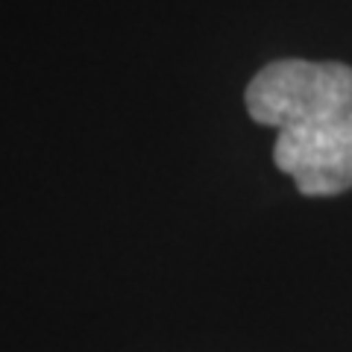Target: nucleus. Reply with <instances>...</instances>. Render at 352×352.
Wrapping results in <instances>:
<instances>
[{"instance_id":"1","label":"nucleus","mask_w":352,"mask_h":352,"mask_svg":"<svg viewBox=\"0 0 352 352\" xmlns=\"http://www.w3.org/2000/svg\"><path fill=\"white\" fill-rule=\"evenodd\" d=\"M247 112L276 129L273 162L305 197L352 188V68L344 62L279 59L247 85Z\"/></svg>"}]
</instances>
